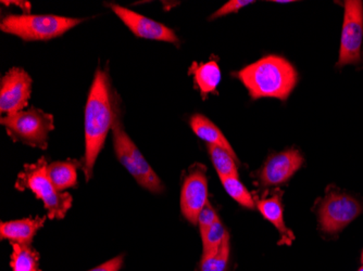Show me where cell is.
I'll use <instances>...</instances> for the list:
<instances>
[{
    "instance_id": "obj_20",
    "label": "cell",
    "mask_w": 363,
    "mask_h": 271,
    "mask_svg": "<svg viewBox=\"0 0 363 271\" xmlns=\"http://www.w3.org/2000/svg\"><path fill=\"white\" fill-rule=\"evenodd\" d=\"M230 236H226L217 252L209 256H203L199 271H226L230 260Z\"/></svg>"
},
{
    "instance_id": "obj_1",
    "label": "cell",
    "mask_w": 363,
    "mask_h": 271,
    "mask_svg": "<svg viewBox=\"0 0 363 271\" xmlns=\"http://www.w3.org/2000/svg\"><path fill=\"white\" fill-rule=\"evenodd\" d=\"M105 71L98 69L91 83L84 112L85 154L83 172L86 180L93 176L94 166L112 129L118 110Z\"/></svg>"
},
{
    "instance_id": "obj_8",
    "label": "cell",
    "mask_w": 363,
    "mask_h": 271,
    "mask_svg": "<svg viewBox=\"0 0 363 271\" xmlns=\"http://www.w3.org/2000/svg\"><path fill=\"white\" fill-rule=\"evenodd\" d=\"M362 40L363 3L360 0H347L345 3L338 67L360 63Z\"/></svg>"
},
{
    "instance_id": "obj_16",
    "label": "cell",
    "mask_w": 363,
    "mask_h": 271,
    "mask_svg": "<svg viewBox=\"0 0 363 271\" xmlns=\"http://www.w3.org/2000/svg\"><path fill=\"white\" fill-rule=\"evenodd\" d=\"M191 72L195 77L196 83L203 98L207 97L209 93H214L221 81V71L216 61L201 63L199 65L194 63Z\"/></svg>"
},
{
    "instance_id": "obj_12",
    "label": "cell",
    "mask_w": 363,
    "mask_h": 271,
    "mask_svg": "<svg viewBox=\"0 0 363 271\" xmlns=\"http://www.w3.org/2000/svg\"><path fill=\"white\" fill-rule=\"evenodd\" d=\"M303 163L298 150H287L275 154L267 161L260 172V181L264 185H279L289 180Z\"/></svg>"
},
{
    "instance_id": "obj_21",
    "label": "cell",
    "mask_w": 363,
    "mask_h": 271,
    "mask_svg": "<svg viewBox=\"0 0 363 271\" xmlns=\"http://www.w3.org/2000/svg\"><path fill=\"white\" fill-rule=\"evenodd\" d=\"M221 183L228 195L232 199L235 200L238 204L246 207V209H255V202L252 195L250 191L247 190L246 187L238 180V177H225V178H221Z\"/></svg>"
},
{
    "instance_id": "obj_28",
    "label": "cell",
    "mask_w": 363,
    "mask_h": 271,
    "mask_svg": "<svg viewBox=\"0 0 363 271\" xmlns=\"http://www.w3.org/2000/svg\"><path fill=\"white\" fill-rule=\"evenodd\" d=\"M361 262H362V264H363V250H362V255H361Z\"/></svg>"
},
{
    "instance_id": "obj_5",
    "label": "cell",
    "mask_w": 363,
    "mask_h": 271,
    "mask_svg": "<svg viewBox=\"0 0 363 271\" xmlns=\"http://www.w3.org/2000/svg\"><path fill=\"white\" fill-rule=\"evenodd\" d=\"M118 108L113 126H112V140L116 156L119 162L125 167L126 171L132 175L136 183L152 193H161L164 190V185L158 175L140 154V149L126 134L120 117Z\"/></svg>"
},
{
    "instance_id": "obj_17",
    "label": "cell",
    "mask_w": 363,
    "mask_h": 271,
    "mask_svg": "<svg viewBox=\"0 0 363 271\" xmlns=\"http://www.w3.org/2000/svg\"><path fill=\"white\" fill-rule=\"evenodd\" d=\"M79 163L77 160L54 162L48 165V175L57 190L63 191L73 188L77 183V168Z\"/></svg>"
},
{
    "instance_id": "obj_18",
    "label": "cell",
    "mask_w": 363,
    "mask_h": 271,
    "mask_svg": "<svg viewBox=\"0 0 363 271\" xmlns=\"http://www.w3.org/2000/svg\"><path fill=\"white\" fill-rule=\"evenodd\" d=\"M40 255L30 246L12 243V271H40L38 269Z\"/></svg>"
},
{
    "instance_id": "obj_3",
    "label": "cell",
    "mask_w": 363,
    "mask_h": 271,
    "mask_svg": "<svg viewBox=\"0 0 363 271\" xmlns=\"http://www.w3.org/2000/svg\"><path fill=\"white\" fill-rule=\"evenodd\" d=\"M14 187L20 191L30 190L35 193L38 199L44 203L50 219H63L72 207V195L57 190L49 178L48 164L45 158L33 164L24 165Z\"/></svg>"
},
{
    "instance_id": "obj_4",
    "label": "cell",
    "mask_w": 363,
    "mask_h": 271,
    "mask_svg": "<svg viewBox=\"0 0 363 271\" xmlns=\"http://www.w3.org/2000/svg\"><path fill=\"white\" fill-rule=\"evenodd\" d=\"M81 22L83 20L54 14H8L1 20L0 30L26 42H44L62 36Z\"/></svg>"
},
{
    "instance_id": "obj_9",
    "label": "cell",
    "mask_w": 363,
    "mask_h": 271,
    "mask_svg": "<svg viewBox=\"0 0 363 271\" xmlns=\"http://www.w3.org/2000/svg\"><path fill=\"white\" fill-rule=\"evenodd\" d=\"M33 81L23 69L12 67L0 81V111L12 115L24 111L32 93Z\"/></svg>"
},
{
    "instance_id": "obj_23",
    "label": "cell",
    "mask_w": 363,
    "mask_h": 271,
    "mask_svg": "<svg viewBox=\"0 0 363 271\" xmlns=\"http://www.w3.org/2000/svg\"><path fill=\"white\" fill-rule=\"evenodd\" d=\"M219 219L217 212L213 209L209 202H208L206 207H203V211L201 212L197 218V225L199 227V232H201V239L205 238L206 234L209 231L210 228L216 224V221Z\"/></svg>"
},
{
    "instance_id": "obj_22",
    "label": "cell",
    "mask_w": 363,
    "mask_h": 271,
    "mask_svg": "<svg viewBox=\"0 0 363 271\" xmlns=\"http://www.w3.org/2000/svg\"><path fill=\"white\" fill-rule=\"evenodd\" d=\"M228 234L219 218L203 239V256H209L217 252Z\"/></svg>"
},
{
    "instance_id": "obj_19",
    "label": "cell",
    "mask_w": 363,
    "mask_h": 271,
    "mask_svg": "<svg viewBox=\"0 0 363 271\" xmlns=\"http://www.w3.org/2000/svg\"><path fill=\"white\" fill-rule=\"evenodd\" d=\"M207 148L212 164L217 171L220 179L225 177H238V168L236 165L238 158L220 146L207 144Z\"/></svg>"
},
{
    "instance_id": "obj_24",
    "label": "cell",
    "mask_w": 363,
    "mask_h": 271,
    "mask_svg": "<svg viewBox=\"0 0 363 271\" xmlns=\"http://www.w3.org/2000/svg\"><path fill=\"white\" fill-rule=\"evenodd\" d=\"M254 3L255 1H252V0H232V1H228V4L222 6L219 10L214 12V13L210 16V20L218 19V18H222V16H225L230 13H236V12L242 9V8Z\"/></svg>"
},
{
    "instance_id": "obj_14",
    "label": "cell",
    "mask_w": 363,
    "mask_h": 271,
    "mask_svg": "<svg viewBox=\"0 0 363 271\" xmlns=\"http://www.w3.org/2000/svg\"><path fill=\"white\" fill-rule=\"evenodd\" d=\"M189 124H191V129L195 132L197 137L207 142V144H213V146L224 149L234 158H238L230 142L224 137V134H222L218 126L212 123L209 118L201 115V114H195V115L191 116Z\"/></svg>"
},
{
    "instance_id": "obj_26",
    "label": "cell",
    "mask_w": 363,
    "mask_h": 271,
    "mask_svg": "<svg viewBox=\"0 0 363 271\" xmlns=\"http://www.w3.org/2000/svg\"><path fill=\"white\" fill-rule=\"evenodd\" d=\"M275 3H277V4H289V3H293V1H291V0H285V1H279V0H277V1H275Z\"/></svg>"
},
{
    "instance_id": "obj_2",
    "label": "cell",
    "mask_w": 363,
    "mask_h": 271,
    "mask_svg": "<svg viewBox=\"0 0 363 271\" xmlns=\"http://www.w3.org/2000/svg\"><path fill=\"white\" fill-rule=\"evenodd\" d=\"M252 99L286 100L297 83L295 67L282 57L268 56L247 65L238 72Z\"/></svg>"
},
{
    "instance_id": "obj_27",
    "label": "cell",
    "mask_w": 363,
    "mask_h": 271,
    "mask_svg": "<svg viewBox=\"0 0 363 271\" xmlns=\"http://www.w3.org/2000/svg\"><path fill=\"white\" fill-rule=\"evenodd\" d=\"M358 271H363V264L362 266H361L360 268L358 269Z\"/></svg>"
},
{
    "instance_id": "obj_11",
    "label": "cell",
    "mask_w": 363,
    "mask_h": 271,
    "mask_svg": "<svg viewBox=\"0 0 363 271\" xmlns=\"http://www.w3.org/2000/svg\"><path fill=\"white\" fill-rule=\"evenodd\" d=\"M109 7L116 16H119L120 20L128 26V30L133 33L136 38L171 42L179 46V40L174 30L164 24L159 23L133 10L116 5V4H111Z\"/></svg>"
},
{
    "instance_id": "obj_13",
    "label": "cell",
    "mask_w": 363,
    "mask_h": 271,
    "mask_svg": "<svg viewBox=\"0 0 363 271\" xmlns=\"http://www.w3.org/2000/svg\"><path fill=\"white\" fill-rule=\"evenodd\" d=\"M46 217L24 218V219L1 221L0 236L9 240L12 243L30 246L38 230L44 226Z\"/></svg>"
},
{
    "instance_id": "obj_15",
    "label": "cell",
    "mask_w": 363,
    "mask_h": 271,
    "mask_svg": "<svg viewBox=\"0 0 363 271\" xmlns=\"http://www.w3.org/2000/svg\"><path fill=\"white\" fill-rule=\"evenodd\" d=\"M257 207L263 217L274 225L281 234L284 236L285 241L289 242L294 239L293 234L287 229L284 217H283L282 195L277 193L273 197L260 200L257 203Z\"/></svg>"
},
{
    "instance_id": "obj_10",
    "label": "cell",
    "mask_w": 363,
    "mask_h": 271,
    "mask_svg": "<svg viewBox=\"0 0 363 271\" xmlns=\"http://www.w3.org/2000/svg\"><path fill=\"white\" fill-rule=\"evenodd\" d=\"M206 171L203 165H193L182 185L181 212L193 225H197L198 216L209 202Z\"/></svg>"
},
{
    "instance_id": "obj_6",
    "label": "cell",
    "mask_w": 363,
    "mask_h": 271,
    "mask_svg": "<svg viewBox=\"0 0 363 271\" xmlns=\"http://www.w3.org/2000/svg\"><path fill=\"white\" fill-rule=\"evenodd\" d=\"M0 123L13 142L43 150L47 149L49 134L55 129L54 116L36 108L3 116Z\"/></svg>"
},
{
    "instance_id": "obj_25",
    "label": "cell",
    "mask_w": 363,
    "mask_h": 271,
    "mask_svg": "<svg viewBox=\"0 0 363 271\" xmlns=\"http://www.w3.org/2000/svg\"><path fill=\"white\" fill-rule=\"evenodd\" d=\"M122 265H123V256L120 255L89 271H119L122 268Z\"/></svg>"
},
{
    "instance_id": "obj_7",
    "label": "cell",
    "mask_w": 363,
    "mask_h": 271,
    "mask_svg": "<svg viewBox=\"0 0 363 271\" xmlns=\"http://www.w3.org/2000/svg\"><path fill=\"white\" fill-rule=\"evenodd\" d=\"M362 213V205L352 195L338 192L328 193L320 205V228L326 233H337Z\"/></svg>"
}]
</instances>
